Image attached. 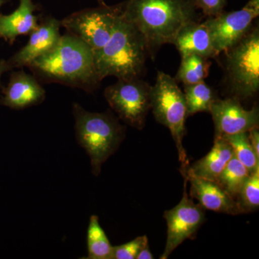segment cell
<instances>
[{"instance_id": "1", "label": "cell", "mask_w": 259, "mask_h": 259, "mask_svg": "<svg viewBox=\"0 0 259 259\" xmlns=\"http://www.w3.org/2000/svg\"><path fill=\"white\" fill-rule=\"evenodd\" d=\"M28 67L40 81L61 83L87 93H93L102 81L95 69L93 49L69 32L61 35L52 50Z\"/></svg>"}, {"instance_id": "2", "label": "cell", "mask_w": 259, "mask_h": 259, "mask_svg": "<svg viewBox=\"0 0 259 259\" xmlns=\"http://www.w3.org/2000/svg\"><path fill=\"white\" fill-rule=\"evenodd\" d=\"M122 16L141 32L151 57L162 46L173 44L181 29L194 20L185 0H129Z\"/></svg>"}, {"instance_id": "3", "label": "cell", "mask_w": 259, "mask_h": 259, "mask_svg": "<svg viewBox=\"0 0 259 259\" xmlns=\"http://www.w3.org/2000/svg\"><path fill=\"white\" fill-rule=\"evenodd\" d=\"M95 69L100 79L141 78L148 54L144 37L121 13L111 37L99 50L93 51Z\"/></svg>"}, {"instance_id": "4", "label": "cell", "mask_w": 259, "mask_h": 259, "mask_svg": "<svg viewBox=\"0 0 259 259\" xmlns=\"http://www.w3.org/2000/svg\"><path fill=\"white\" fill-rule=\"evenodd\" d=\"M78 144L90 158L92 172L101 173L102 165L117 151L125 137V126L110 111H87L77 102L72 105Z\"/></svg>"}, {"instance_id": "5", "label": "cell", "mask_w": 259, "mask_h": 259, "mask_svg": "<svg viewBox=\"0 0 259 259\" xmlns=\"http://www.w3.org/2000/svg\"><path fill=\"white\" fill-rule=\"evenodd\" d=\"M151 110L156 121L169 130L182 163L181 171H185L190 166L183 146L188 117L185 95L175 78L162 71H158L156 83L151 86Z\"/></svg>"}, {"instance_id": "6", "label": "cell", "mask_w": 259, "mask_h": 259, "mask_svg": "<svg viewBox=\"0 0 259 259\" xmlns=\"http://www.w3.org/2000/svg\"><path fill=\"white\" fill-rule=\"evenodd\" d=\"M226 54V81L230 97L241 100L255 97L259 90V28L246 35Z\"/></svg>"}, {"instance_id": "7", "label": "cell", "mask_w": 259, "mask_h": 259, "mask_svg": "<svg viewBox=\"0 0 259 259\" xmlns=\"http://www.w3.org/2000/svg\"><path fill=\"white\" fill-rule=\"evenodd\" d=\"M151 93L149 83L136 78L117 80L105 89L104 96L120 120L141 131L151 110Z\"/></svg>"}, {"instance_id": "8", "label": "cell", "mask_w": 259, "mask_h": 259, "mask_svg": "<svg viewBox=\"0 0 259 259\" xmlns=\"http://www.w3.org/2000/svg\"><path fill=\"white\" fill-rule=\"evenodd\" d=\"M122 11V7L101 5L100 8L72 13L61 20V25L93 51H97L110 40Z\"/></svg>"}, {"instance_id": "9", "label": "cell", "mask_w": 259, "mask_h": 259, "mask_svg": "<svg viewBox=\"0 0 259 259\" xmlns=\"http://www.w3.org/2000/svg\"><path fill=\"white\" fill-rule=\"evenodd\" d=\"M183 177V196L180 203L163 213L167 224V238L161 259L168 258L186 240L194 239L200 227L205 222L204 207L194 203L189 197L187 192V179Z\"/></svg>"}, {"instance_id": "10", "label": "cell", "mask_w": 259, "mask_h": 259, "mask_svg": "<svg viewBox=\"0 0 259 259\" xmlns=\"http://www.w3.org/2000/svg\"><path fill=\"white\" fill-rule=\"evenodd\" d=\"M259 15V0H249L241 10L221 13L204 21L213 47L218 54L226 53L242 40L252 28Z\"/></svg>"}, {"instance_id": "11", "label": "cell", "mask_w": 259, "mask_h": 259, "mask_svg": "<svg viewBox=\"0 0 259 259\" xmlns=\"http://www.w3.org/2000/svg\"><path fill=\"white\" fill-rule=\"evenodd\" d=\"M214 122V138L248 132L258 127V106L255 105L251 110H245L241 101L233 97L214 100L209 110Z\"/></svg>"}, {"instance_id": "12", "label": "cell", "mask_w": 259, "mask_h": 259, "mask_svg": "<svg viewBox=\"0 0 259 259\" xmlns=\"http://www.w3.org/2000/svg\"><path fill=\"white\" fill-rule=\"evenodd\" d=\"M61 20L49 16L42 19L29 35L26 45L7 61L10 68L13 69L28 66L37 58L52 50L61 36Z\"/></svg>"}, {"instance_id": "13", "label": "cell", "mask_w": 259, "mask_h": 259, "mask_svg": "<svg viewBox=\"0 0 259 259\" xmlns=\"http://www.w3.org/2000/svg\"><path fill=\"white\" fill-rule=\"evenodd\" d=\"M45 99V90L37 78L20 70L10 75L9 82L0 97V105L13 110H23L40 105Z\"/></svg>"}, {"instance_id": "14", "label": "cell", "mask_w": 259, "mask_h": 259, "mask_svg": "<svg viewBox=\"0 0 259 259\" xmlns=\"http://www.w3.org/2000/svg\"><path fill=\"white\" fill-rule=\"evenodd\" d=\"M188 167L181 173L190 183L191 197L197 199L204 209L231 215L243 214L236 200L228 195L216 182L195 176Z\"/></svg>"}, {"instance_id": "15", "label": "cell", "mask_w": 259, "mask_h": 259, "mask_svg": "<svg viewBox=\"0 0 259 259\" xmlns=\"http://www.w3.org/2000/svg\"><path fill=\"white\" fill-rule=\"evenodd\" d=\"M174 45L181 56L196 54L212 59L219 55L213 47L212 39L205 23H199L195 20L185 25L177 33Z\"/></svg>"}, {"instance_id": "16", "label": "cell", "mask_w": 259, "mask_h": 259, "mask_svg": "<svg viewBox=\"0 0 259 259\" xmlns=\"http://www.w3.org/2000/svg\"><path fill=\"white\" fill-rule=\"evenodd\" d=\"M37 10L32 0H20L18 8L11 14L0 15V38L14 44L20 35H30L38 25Z\"/></svg>"}, {"instance_id": "17", "label": "cell", "mask_w": 259, "mask_h": 259, "mask_svg": "<svg viewBox=\"0 0 259 259\" xmlns=\"http://www.w3.org/2000/svg\"><path fill=\"white\" fill-rule=\"evenodd\" d=\"M233 156V149L226 140L214 138L211 151L188 168L195 176L215 182Z\"/></svg>"}, {"instance_id": "18", "label": "cell", "mask_w": 259, "mask_h": 259, "mask_svg": "<svg viewBox=\"0 0 259 259\" xmlns=\"http://www.w3.org/2000/svg\"><path fill=\"white\" fill-rule=\"evenodd\" d=\"M211 61L196 54L182 56V61L175 79L184 85L194 84L204 81L208 76Z\"/></svg>"}, {"instance_id": "19", "label": "cell", "mask_w": 259, "mask_h": 259, "mask_svg": "<svg viewBox=\"0 0 259 259\" xmlns=\"http://www.w3.org/2000/svg\"><path fill=\"white\" fill-rule=\"evenodd\" d=\"M184 95L188 117L198 112H209L211 105L218 99L215 92L204 81L185 85Z\"/></svg>"}, {"instance_id": "20", "label": "cell", "mask_w": 259, "mask_h": 259, "mask_svg": "<svg viewBox=\"0 0 259 259\" xmlns=\"http://www.w3.org/2000/svg\"><path fill=\"white\" fill-rule=\"evenodd\" d=\"M88 259H111L113 246L100 225L99 218L93 214L90 218L87 234Z\"/></svg>"}, {"instance_id": "21", "label": "cell", "mask_w": 259, "mask_h": 259, "mask_svg": "<svg viewBox=\"0 0 259 259\" xmlns=\"http://www.w3.org/2000/svg\"><path fill=\"white\" fill-rule=\"evenodd\" d=\"M249 175L246 167L233 156L214 182L236 200L241 187Z\"/></svg>"}, {"instance_id": "22", "label": "cell", "mask_w": 259, "mask_h": 259, "mask_svg": "<svg viewBox=\"0 0 259 259\" xmlns=\"http://www.w3.org/2000/svg\"><path fill=\"white\" fill-rule=\"evenodd\" d=\"M223 139L231 146L235 157L246 167L250 175L259 170V157L250 145L248 132L230 135Z\"/></svg>"}, {"instance_id": "23", "label": "cell", "mask_w": 259, "mask_h": 259, "mask_svg": "<svg viewBox=\"0 0 259 259\" xmlns=\"http://www.w3.org/2000/svg\"><path fill=\"white\" fill-rule=\"evenodd\" d=\"M243 214L253 212L259 207V170L251 174L241 187L236 198Z\"/></svg>"}, {"instance_id": "24", "label": "cell", "mask_w": 259, "mask_h": 259, "mask_svg": "<svg viewBox=\"0 0 259 259\" xmlns=\"http://www.w3.org/2000/svg\"><path fill=\"white\" fill-rule=\"evenodd\" d=\"M148 244L147 236L137 237L124 244L113 246L111 259H136L140 250Z\"/></svg>"}, {"instance_id": "25", "label": "cell", "mask_w": 259, "mask_h": 259, "mask_svg": "<svg viewBox=\"0 0 259 259\" xmlns=\"http://www.w3.org/2000/svg\"><path fill=\"white\" fill-rule=\"evenodd\" d=\"M194 3L209 18L223 13L226 0H194Z\"/></svg>"}, {"instance_id": "26", "label": "cell", "mask_w": 259, "mask_h": 259, "mask_svg": "<svg viewBox=\"0 0 259 259\" xmlns=\"http://www.w3.org/2000/svg\"><path fill=\"white\" fill-rule=\"evenodd\" d=\"M248 139L255 154L259 157V130L258 127H253L248 132Z\"/></svg>"}, {"instance_id": "27", "label": "cell", "mask_w": 259, "mask_h": 259, "mask_svg": "<svg viewBox=\"0 0 259 259\" xmlns=\"http://www.w3.org/2000/svg\"><path fill=\"white\" fill-rule=\"evenodd\" d=\"M154 258L153 255L151 253V250H150L148 244L146 245V246L144 247L138 254L136 259H153Z\"/></svg>"}, {"instance_id": "28", "label": "cell", "mask_w": 259, "mask_h": 259, "mask_svg": "<svg viewBox=\"0 0 259 259\" xmlns=\"http://www.w3.org/2000/svg\"><path fill=\"white\" fill-rule=\"evenodd\" d=\"M10 70H12V69L10 68L9 64H8V61L4 60V59L0 61V88H1L2 87V76H3V74H4V73L7 72V71H10Z\"/></svg>"}, {"instance_id": "29", "label": "cell", "mask_w": 259, "mask_h": 259, "mask_svg": "<svg viewBox=\"0 0 259 259\" xmlns=\"http://www.w3.org/2000/svg\"><path fill=\"white\" fill-rule=\"evenodd\" d=\"M99 3H100V5H102V6H105V5H107L106 3H105L104 0H97Z\"/></svg>"}, {"instance_id": "30", "label": "cell", "mask_w": 259, "mask_h": 259, "mask_svg": "<svg viewBox=\"0 0 259 259\" xmlns=\"http://www.w3.org/2000/svg\"><path fill=\"white\" fill-rule=\"evenodd\" d=\"M8 2V0H0V8L3 6V5L5 4V3Z\"/></svg>"}]
</instances>
